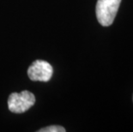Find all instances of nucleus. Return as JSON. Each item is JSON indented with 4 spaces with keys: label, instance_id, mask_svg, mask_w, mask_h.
I'll return each mask as SVG.
<instances>
[{
    "label": "nucleus",
    "instance_id": "nucleus-4",
    "mask_svg": "<svg viewBox=\"0 0 133 132\" xmlns=\"http://www.w3.org/2000/svg\"><path fill=\"white\" fill-rule=\"evenodd\" d=\"M38 132H65V129L60 125H51L41 129Z\"/></svg>",
    "mask_w": 133,
    "mask_h": 132
},
{
    "label": "nucleus",
    "instance_id": "nucleus-1",
    "mask_svg": "<svg viewBox=\"0 0 133 132\" xmlns=\"http://www.w3.org/2000/svg\"><path fill=\"white\" fill-rule=\"evenodd\" d=\"M122 0H98L96 4V17L101 26H111L116 17Z\"/></svg>",
    "mask_w": 133,
    "mask_h": 132
},
{
    "label": "nucleus",
    "instance_id": "nucleus-3",
    "mask_svg": "<svg viewBox=\"0 0 133 132\" xmlns=\"http://www.w3.org/2000/svg\"><path fill=\"white\" fill-rule=\"evenodd\" d=\"M52 65L44 60L35 61L28 70L29 79L35 81H48L52 78Z\"/></svg>",
    "mask_w": 133,
    "mask_h": 132
},
{
    "label": "nucleus",
    "instance_id": "nucleus-5",
    "mask_svg": "<svg viewBox=\"0 0 133 132\" xmlns=\"http://www.w3.org/2000/svg\"><path fill=\"white\" fill-rule=\"evenodd\" d=\"M132 100H133V97H132Z\"/></svg>",
    "mask_w": 133,
    "mask_h": 132
},
{
    "label": "nucleus",
    "instance_id": "nucleus-2",
    "mask_svg": "<svg viewBox=\"0 0 133 132\" xmlns=\"http://www.w3.org/2000/svg\"><path fill=\"white\" fill-rule=\"evenodd\" d=\"M35 103V97L32 93L24 90L21 93H12L8 99V107L13 113H23Z\"/></svg>",
    "mask_w": 133,
    "mask_h": 132
}]
</instances>
